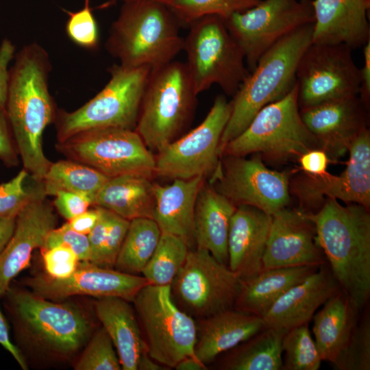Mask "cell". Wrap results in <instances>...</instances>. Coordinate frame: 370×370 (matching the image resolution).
<instances>
[{
    "label": "cell",
    "mask_w": 370,
    "mask_h": 370,
    "mask_svg": "<svg viewBox=\"0 0 370 370\" xmlns=\"http://www.w3.org/2000/svg\"><path fill=\"white\" fill-rule=\"evenodd\" d=\"M189 248L179 237L161 233L158 244L141 275L150 284L171 285L186 259Z\"/></svg>",
    "instance_id": "cell-35"
},
{
    "label": "cell",
    "mask_w": 370,
    "mask_h": 370,
    "mask_svg": "<svg viewBox=\"0 0 370 370\" xmlns=\"http://www.w3.org/2000/svg\"><path fill=\"white\" fill-rule=\"evenodd\" d=\"M312 42L344 45L352 50L370 40V0H312Z\"/></svg>",
    "instance_id": "cell-23"
},
{
    "label": "cell",
    "mask_w": 370,
    "mask_h": 370,
    "mask_svg": "<svg viewBox=\"0 0 370 370\" xmlns=\"http://www.w3.org/2000/svg\"><path fill=\"white\" fill-rule=\"evenodd\" d=\"M71 249L79 261H90V248L88 236L71 229L66 223L58 228L51 230L45 240L42 252L57 246Z\"/></svg>",
    "instance_id": "cell-42"
},
{
    "label": "cell",
    "mask_w": 370,
    "mask_h": 370,
    "mask_svg": "<svg viewBox=\"0 0 370 370\" xmlns=\"http://www.w3.org/2000/svg\"><path fill=\"white\" fill-rule=\"evenodd\" d=\"M328 263L317 244L314 223L302 209L286 207L271 215L262 269Z\"/></svg>",
    "instance_id": "cell-19"
},
{
    "label": "cell",
    "mask_w": 370,
    "mask_h": 370,
    "mask_svg": "<svg viewBox=\"0 0 370 370\" xmlns=\"http://www.w3.org/2000/svg\"><path fill=\"white\" fill-rule=\"evenodd\" d=\"M223 19L251 72L269 49L295 30L313 23L314 16L311 0H261Z\"/></svg>",
    "instance_id": "cell-12"
},
{
    "label": "cell",
    "mask_w": 370,
    "mask_h": 370,
    "mask_svg": "<svg viewBox=\"0 0 370 370\" xmlns=\"http://www.w3.org/2000/svg\"><path fill=\"white\" fill-rule=\"evenodd\" d=\"M45 194L34 196L17 214L14 233L0 253V296L12 280L29 264L32 251L42 249L57 219Z\"/></svg>",
    "instance_id": "cell-21"
},
{
    "label": "cell",
    "mask_w": 370,
    "mask_h": 370,
    "mask_svg": "<svg viewBox=\"0 0 370 370\" xmlns=\"http://www.w3.org/2000/svg\"><path fill=\"white\" fill-rule=\"evenodd\" d=\"M109 177L87 165L72 160L51 163L42 183L45 195L58 191L80 194L92 200Z\"/></svg>",
    "instance_id": "cell-34"
},
{
    "label": "cell",
    "mask_w": 370,
    "mask_h": 370,
    "mask_svg": "<svg viewBox=\"0 0 370 370\" xmlns=\"http://www.w3.org/2000/svg\"><path fill=\"white\" fill-rule=\"evenodd\" d=\"M301 169L312 175H323L328 173L327 168L330 162L328 155L323 149H310L299 157Z\"/></svg>",
    "instance_id": "cell-49"
},
{
    "label": "cell",
    "mask_w": 370,
    "mask_h": 370,
    "mask_svg": "<svg viewBox=\"0 0 370 370\" xmlns=\"http://www.w3.org/2000/svg\"><path fill=\"white\" fill-rule=\"evenodd\" d=\"M360 311L340 291L315 312L312 332L323 361L332 364L336 361L358 323Z\"/></svg>",
    "instance_id": "cell-30"
},
{
    "label": "cell",
    "mask_w": 370,
    "mask_h": 370,
    "mask_svg": "<svg viewBox=\"0 0 370 370\" xmlns=\"http://www.w3.org/2000/svg\"><path fill=\"white\" fill-rule=\"evenodd\" d=\"M308 323L286 331L282 342V370H318L323 361Z\"/></svg>",
    "instance_id": "cell-36"
},
{
    "label": "cell",
    "mask_w": 370,
    "mask_h": 370,
    "mask_svg": "<svg viewBox=\"0 0 370 370\" xmlns=\"http://www.w3.org/2000/svg\"><path fill=\"white\" fill-rule=\"evenodd\" d=\"M16 54V47L8 38L0 45V107L5 109L9 82V64Z\"/></svg>",
    "instance_id": "cell-48"
},
{
    "label": "cell",
    "mask_w": 370,
    "mask_h": 370,
    "mask_svg": "<svg viewBox=\"0 0 370 370\" xmlns=\"http://www.w3.org/2000/svg\"><path fill=\"white\" fill-rule=\"evenodd\" d=\"M188 27L183 50L196 92L199 94L217 84L233 97L250 72L242 49L223 19L217 15L206 16Z\"/></svg>",
    "instance_id": "cell-7"
},
{
    "label": "cell",
    "mask_w": 370,
    "mask_h": 370,
    "mask_svg": "<svg viewBox=\"0 0 370 370\" xmlns=\"http://www.w3.org/2000/svg\"><path fill=\"white\" fill-rule=\"evenodd\" d=\"M42 255L47 274L58 279L70 276L79 262L71 249L62 245L44 251Z\"/></svg>",
    "instance_id": "cell-44"
},
{
    "label": "cell",
    "mask_w": 370,
    "mask_h": 370,
    "mask_svg": "<svg viewBox=\"0 0 370 370\" xmlns=\"http://www.w3.org/2000/svg\"><path fill=\"white\" fill-rule=\"evenodd\" d=\"M69 220L67 223L73 230L88 235L97 222L100 212L97 206Z\"/></svg>",
    "instance_id": "cell-50"
},
{
    "label": "cell",
    "mask_w": 370,
    "mask_h": 370,
    "mask_svg": "<svg viewBox=\"0 0 370 370\" xmlns=\"http://www.w3.org/2000/svg\"><path fill=\"white\" fill-rule=\"evenodd\" d=\"M301 119L330 158L348 152L357 135L367 127V106L359 96L325 101L299 110Z\"/></svg>",
    "instance_id": "cell-20"
},
{
    "label": "cell",
    "mask_w": 370,
    "mask_h": 370,
    "mask_svg": "<svg viewBox=\"0 0 370 370\" xmlns=\"http://www.w3.org/2000/svg\"><path fill=\"white\" fill-rule=\"evenodd\" d=\"M27 175L28 172L23 169L11 180L0 184V215H17L36 195L23 186Z\"/></svg>",
    "instance_id": "cell-41"
},
{
    "label": "cell",
    "mask_w": 370,
    "mask_h": 370,
    "mask_svg": "<svg viewBox=\"0 0 370 370\" xmlns=\"http://www.w3.org/2000/svg\"><path fill=\"white\" fill-rule=\"evenodd\" d=\"M0 345L9 352L21 367L27 369V365L21 351L10 341L7 322L0 310Z\"/></svg>",
    "instance_id": "cell-52"
},
{
    "label": "cell",
    "mask_w": 370,
    "mask_h": 370,
    "mask_svg": "<svg viewBox=\"0 0 370 370\" xmlns=\"http://www.w3.org/2000/svg\"><path fill=\"white\" fill-rule=\"evenodd\" d=\"M165 369L164 366L154 360L145 350L138 361L137 370H162Z\"/></svg>",
    "instance_id": "cell-55"
},
{
    "label": "cell",
    "mask_w": 370,
    "mask_h": 370,
    "mask_svg": "<svg viewBox=\"0 0 370 370\" xmlns=\"http://www.w3.org/2000/svg\"><path fill=\"white\" fill-rule=\"evenodd\" d=\"M98 207V206H97ZM99 217L94 227L87 235L90 248V262L99 264L110 224V211L99 207Z\"/></svg>",
    "instance_id": "cell-46"
},
{
    "label": "cell",
    "mask_w": 370,
    "mask_h": 370,
    "mask_svg": "<svg viewBox=\"0 0 370 370\" xmlns=\"http://www.w3.org/2000/svg\"><path fill=\"white\" fill-rule=\"evenodd\" d=\"M150 284L141 275H132L79 261L68 278L58 279L40 274L28 280L33 293L47 299H62L73 295L98 299L116 297L132 302L137 293Z\"/></svg>",
    "instance_id": "cell-18"
},
{
    "label": "cell",
    "mask_w": 370,
    "mask_h": 370,
    "mask_svg": "<svg viewBox=\"0 0 370 370\" xmlns=\"http://www.w3.org/2000/svg\"><path fill=\"white\" fill-rule=\"evenodd\" d=\"M130 301L116 297L100 298L96 314L115 347L121 369L137 370L140 356L147 346Z\"/></svg>",
    "instance_id": "cell-28"
},
{
    "label": "cell",
    "mask_w": 370,
    "mask_h": 370,
    "mask_svg": "<svg viewBox=\"0 0 370 370\" xmlns=\"http://www.w3.org/2000/svg\"><path fill=\"white\" fill-rule=\"evenodd\" d=\"M271 215L249 206L236 207L230 221L227 252L229 269L241 279L262 270V259Z\"/></svg>",
    "instance_id": "cell-24"
},
{
    "label": "cell",
    "mask_w": 370,
    "mask_h": 370,
    "mask_svg": "<svg viewBox=\"0 0 370 370\" xmlns=\"http://www.w3.org/2000/svg\"><path fill=\"white\" fill-rule=\"evenodd\" d=\"M338 370L370 369V317L369 312L358 323L342 352L332 364Z\"/></svg>",
    "instance_id": "cell-38"
},
{
    "label": "cell",
    "mask_w": 370,
    "mask_h": 370,
    "mask_svg": "<svg viewBox=\"0 0 370 370\" xmlns=\"http://www.w3.org/2000/svg\"><path fill=\"white\" fill-rule=\"evenodd\" d=\"M231 112V103L218 95L204 121L155 155V175L171 179L212 177L221 158L219 145Z\"/></svg>",
    "instance_id": "cell-13"
},
{
    "label": "cell",
    "mask_w": 370,
    "mask_h": 370,
    "mask_svg": "<svg viewBox=\"0 0 370 370\" xmlns=\"http://www.w3.org/2000/svg\"><path fill=\"white\" fill-rule=\"evenodd\" d=\"M151 70L149 66L132 68L119 64L109 67V81L94 97L73 112H57L58 143L92 129L135 130Z\"/></svg>",
    "instance_id": "cell-6"
},
{
    "label": "cell",
    "mask_w": 370,
    "mask_h": 370,
    "mask_svg": "<svg viewBox=\"0 0 370 370\" xmlns=\"http://www.w3.org/2000/svg\"><path fill=\"white\" fill-rule=\"evenodd\" d=\"M297 90L296 84L284 97L262 108L245 130L225 146L221 158L260 153L285 160L321 149L301 119Z\"/></svg>",
    "instance_id": "cell-8"
},
{
    "label": "cell",
    "mask_w": 370,
    "mask_h": 370,
    "mask_svg": "<svg viewBox=\"0 0 370 370\" xmlns=\"http://www.w3.org/2000/svg\"><path fill=\"white\" fill-rule=\"evenodd\" d=\"M236 207L206 181L197 195L194 212L195 247L208 251L227 265V240L232 217Z\"/></svg>",
    "instance_id": "cell-27"
},
{
    "label": "cell",
    "mask_w": 370,
    "mask_h": 370,
    "mask_svg": "<svg viewBox=\"0 0 370 370\" xmlns=\"http://www.w3.org/2000/svg\"><path fill=\"white\" fill-rule=\"evenodd\" d=\"M261 0H175L169 6L181 25L188 26L204 16L217 15L225 18L233 13L245 11Z\"/></svg>",
    "instance_id": "cell-37"
},
{
    "label": "cell",
    "mask_w": 370,
    "mask_h": 370,
    "mask_svg": "<svg viewBox=\"0 0 370 370\" xmlns=\"http://www.w3.org/2000/svg\"><path fill=\"white\" fill-rule=\"evenodd\" d=\"M161 233L153 219L131 220L116 260V269L132 275L141 274L155 251Z\"/></svg>",
    "instance_id": "cell-33"
},
{
    "label": "cell",
    "mask_w": 370,
    "mask_h": 370,
    "mask_svg": "<svg viewBox=\"0 0 370 370\" xmlns=\"http://www.w3.org/2000/svg\"><path fill=\"white\" fill-rule=\"evenodd\" d=\"M341 291L328 263L288 288L262 318L265 327L288 330L308 323L318 308Z\"/></svg>",
    "instance_id": "cell-22"
},
{
    "label": "cell",
    "mask_w": 370,
    "mask_h": 370,
    "mask_svg": "<svg viewBox=\"0 0 370 370\" xmlns=\"http://www.w3.org/2000/svg\"><path fill=\"white\" fill-rule=\"evenodd\" d=\"M197 95L186 63L172 60L151 69L134 130L150 151L158 152L186 127Z\"/></svg>",
    "instance_id": "cell-5"
},
{
    "label": "cell",
    "mask_w": 370,
    "mask_h": 370,
    "mask_svg": "<svg viewBox=\"0 0 370 370\" xmlns=\"http://www.w3.org/2000/svg\"><path fill=\"white\" fill-rule=\"evenodd\" d=\"M92 206L108 210L129 221L153 219V183L151 178L136 174L109 177L95 195Z\"/></svg>",
    "instance_id": "cell-31"
},
{
    "label": "cell",
    "mask_w": 370,
    "mask_h": 370,
    "mask_svg": "<svg viewBox=\"0 0 370 370\" xmlns=\"http://www.w3.org/2000/svg\"><path fill=\"white\" fill-rule=\"evenodd\" d=\"M296 79L300 109L358 96L360 87V69L344 45L311 42L298 62Z\"/></svg>",
    "instance_id": "cell-14"
},
{
    "label": "cell",
    "mask_w": 370,
    "mask_h": 370,
    "mask_svg": "<svg viewBox=\"0 0 370 370\" xmlns=\"http://www.w3.org/2000/svg\"><path fill=\"white\" fill-rule=\"evenodd\" d=\"M319 267L262 269L252 276L241 279L234 308L262 318L282 294L316 271Z\"/></svg>",
    "instance_id": "cell-29"
},
{
    "label": "cell",
    "mask_w": 370,
    "mask_h": 370,
    "mask_svg": "<svg viewBox=\"0 0 370 370\" xmlns=\"http://www.w3.org/2000/svg\"><path fill=\"white\" fill-rule=\"evenodd\" d=\"M206 178L175 179L171 184L153 183V219L162 233L180 238L190 249L195 247L194 212L199 191Z\"/></svg>",
    "instance_id": "cell-25"
},
{
    "label": "cell",
    "mask_w": 370,
    "mask_h": 370,
    "mask_svg": "<svg viewBox=\"0 0 370 370\" xmlns=\"http://www.w3.org/2000/svg\"><path fill=\"white\" fill-rule=\"evenodd\" d=\"M0 160L7 166H15L18 163L10 123L5 109L0 107Z\"/></svg>",
    "instance_id": "cell-47"
},
{
    "label": "cell",
    "mask_w": 370,
    "mask_h": 370,
    "mask_svg": "<svg viewBox=\"0 0 370 370\" xmlns=\"http://www.w3.org/2000/svg\"><path fill=\"white\" fill-rule=\"evenodd\" d=\"M306 212L341 291L361 310L370 297L369 210L326 198L317 212Z\"/></svg>",
    "instance_id": "cell-2"
},
{
    "label": "cell",
    "mask_w": 370,
    "mask_h": 370,
    "mask_svg": "<svg viewBox=\"0 0 370 370\" xmlns=\"http://www.w3.org/2000/svg\"><path fill=\"white\" fill-rule=\"evenodd\" d=\"M181 24L169 6L152 1L123 2L106 40L108 53L126 67L168 63L183 51Z\"/></svg>",
    "instance_id": "cell-3"
},
{
    "label": "cell",
    "mask_w": 370,
    "mask_h": 370,
    "mask_svg": "<svg viewBox=\"0 0 370 370\" xmlns=\"http://www.w3.org/2000/svg\"><path fill=\"white\" fill-rule=\"evenodd\" d=\"M17 215H0V253L11 238Z\"/></svg>",
    "instance_id": "cell-53"
},
{
    "label": "cell",
    "mask_w": 370,
    "mask_h": 370,
    "mask_svg": "<svg viewBox=\"0 0 370 370\" xmlns=\"http://www.w3.org/2000/svg\"><path fill=\"white\" fill-rule=\"evenodd\" d=\"M313 23L288 34L269 49L239 86L230 101L231 112L221 135L219 153L243 132L267 105L288 95L296 86L298 62L312 42Z\"/></svg>",
    "instance_id": "cell-4"
},
{
    "label": "cell",
    "mask_w": 370,
    "mask_h": 370,
    "mask_svg": "<svg viewBox=\"0 0 370 370\" xmlns=\"http://www.w3.org/2000/svg\"><path fill=\"white\" fill-rule=\"evenodd\" d=\"M75 370H120L121 366L113 343L106 330L102 328L92 336Z\"/></svg>",
    "instance_id": "cell-39"
},
{
    "label": "cell",
    "mask_w": 370,
    "mask_h": 370,
    "mask_svg": "<svg viewBox=\"0 0 370 370\" xmlns=\"http://www.w3.org/2000/svg\"><path fill=\"white\" fill-rule=\"evenodd\" d=\"M14 60L5 110L24 169L40 183L52 163L44 153L43 132L58 112L49 88L52 67L48 53L36 42L23 46Z\"/></svg>",
    "instance_id": "cell-1"
},
{
    "label": "cell",
    "mask_w": 370,
    "mask_h": 370,
    "mask_svg": "<svg viewBox=\"0 0 370 370\" xmlns=\"http://www.w3.org/2000/svg\"><path fill=\"white\" fill-rule=\"evenodd\" d=\"M53 204L58 212L68 221L86 211L92 200L84 195L67 191H58Z\"/></svg>",
    "instance_id": "cell-45"
},
{
    "label": "cell",
    "mask_w": 370,
    "mask_h": 370,
    "mask_svg": "<svg viewBox=\"0 0 370 370\" xmlns=\"http://www.w3.org/2000/svg\"><path fill=\"white\" fill-rule=\"evenodd\" d=\"M174 368L177 370H206L207 366L197 357L188 356L181 360Z\"/></svg>",
    "instance_id": "cell-54"
},
{
    "label": "cell",
    "mask_w": 370,
    "mask_h": 370,
    "mask_svg": "<svg viewBox=\"0 0 370 370\" xmlns=\"http://www.w3.org/2000/svg\"><path fill=\"white\" fill-rule=\"evenodd\" d=\"M130 221L110 211V224L99 266L112 269L127 234Z\"/></svg>",
    "instance_id": "cell-43"
},
{
    "label": "cell",
    "mask_w": 370,
    "mask_h": 370,
    "mask_svg": "<svg viewBox=\"0 0 370 370\" xmlns=\"http://www.w3.org/2000/svg\"><path fill=\"white\" fill-rule=\"evenodd\" d=\"M68 19L66 33L69 39L77 46L88 50L99 46V34L97 21L89 5V0H85L84 7L74 12L66 10Z\"/></svg>",
    "instance_id": "cell-40"
},
{
    "label": "cell",
    "mask_w": 370,
    "mask_h": 370,
    "mask_svg": "<svg viewBox=\"0 0 370 370\" xmlns=\"http://www.w3.org/2000/svg\"><path fill=\"white\" fill-rule=\"evenodd\" d=\"M364 64L360 72L359 97L368 107L370 99V40L362 47Z\"/></svg>",
    "instance_id": "cell-51"
},
{
    "label": "cell",
    "mask_w": 370,
    "mask_h": 370,
    "mask_svg": "<svg viewBox=\"0 0 370 370\" xmlns=\"http://www.w3.org/2000/svg\"><path fill=\"white\" fill-rule=\"evenodd\" d=\"M6 293L22 326L48 348L71 353L87 338L90 323L73 306L53 303L33 293L13 291L10 288Z\"/></svg>",
    "instance_id": "cell-16"
},
{
    "label": "cell",
    "mask_w": 370,
    "mask_h": 370,
    "mask_svg": "<svg viewBox=\"0 0 370 370\" xmlns=\"http://www.w3.org/2000/svg\"><path fill=\"white\" fill-rule=\"evenodd\" d=\"M287 330L265 327L232 349L221 360L223 370H282V342Z\"/></svg>",
    "instance_id": "cell-32"
},
{
    "label": "cell",
    "mask_w": 370,
    "mask_h": 370,
    "mask_svg": "<svg viewBox=\"0 0 370 370\" xmlns=\"http://www.w3.org/2000/svg\"><path fill=\"white\" fill-rule=\"evenodd\" d=\"M210 180L236 207L249 206L272 215L290 201L288 174L268 169L258 158L222 156Z\"/></svg>",
    "instance_id": "cell-15"
},
{
    "label": "cell",
    "mask_w": 370,
    "mask_h": 370,
    "mask_svg": "<svg viewBox=\"0 0 370 370\" xmlns=\"http://www.w3.org/2000/svg\"><path fill=\"white\" fill-rule=\"evenodd\" d=\"M132 302L150 357L169 368L186 357H197V323L174 302L170 285H146Z\"/></svg>",
    "instance_id": "cell-9"
},
{
    "label": "cell",
    "mask_w": 370,
    "mask_h": 370,
    "mask_svg": "<svg viewBox=\"0 0 370 370\" xmlns=\"http://www.w3.org/2000/svg\"><path fill=\"white\" fill-rule=\"evenodd\" d=\"M346 169L338 175L307 173L291 183L292 192L307 208H320L325 197L348 204L370 207V134L363 129L354 139L349 150Z\"/></svg>",
    "instance_id": "cell-17"
},
{
    "label": "cell",
    "mask_w": 370,
    "mask_h": 370,
    "mask_svg": "<svg viewBox=\"0 0 370 370\" xmlns=\"http://www.w3.org/2000/svg\"><path fill=\"white\" fill-rule=\"evenodd\" d=\"M120 1H122L123 2L135 1H156V2L165 4L168 6L171 5L172 3L175 1V0H120Z\"/></svg>",
    "instance_id": "cell-56"
},
{
    "label": "cell",
    "mask_w": 370,
    "mask_h": 370,
    "mask_svg": "<svg viewBox=\"0 0 370 370\" xmlns=\"http://www.w3.org/2000/svg\"><path fill=\"white\" fill-rule=\"evenodd\" d=\"M56 147L70 160L95 169L108 177L136 174L151 179L155 175V155L134 130H88L58 143Z\"/></svg>",
    "instance_id": "cell-10"
},
{
    "label": "cell",
    "mask_w": 370,
    "mask_h": 370,
    "mask_svg": "<svg viewBox=\"0 0 370 370\" xmlns=\"http://www.w3.org/2000/svg\"><path fill=\"white\" fill-rule=\"evenodd\" d=\"M241 278L207 250L189 249L171 284L174 302L193 318H206L234 308Z\"/></svg>",
    "instance_id": "cell-11"
},
{
    "label": "cell",
    "mask_w": 370,
    "mask_h": 370,
    "mask_svg": "<svg viewBox=\"0 0 370 370\" xmlns=\"http://www.w3.org/2000/svg\"><path fill=\"white\" fill-rule=\"evenodd\" d=\"M265 328L261 317L235 308L199 319L195 354L204 365Z\"/></svg>",
    "instance_id": "cell-26"
}]
</instances>
